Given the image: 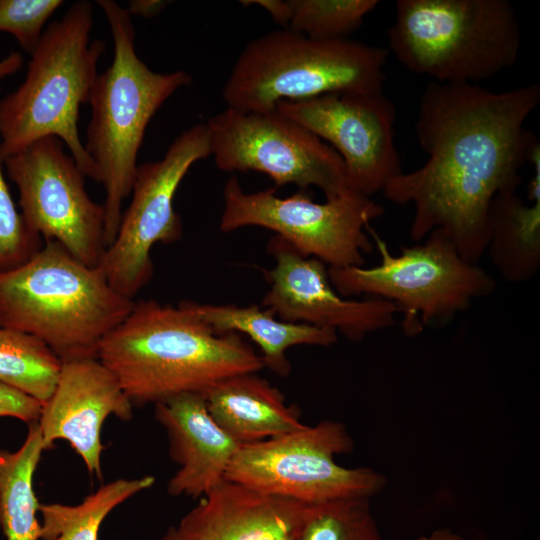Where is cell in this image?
Masks as SVG:
<instances>
[{
	"instance_id": "6da1fadb",
	"label": "cell",
	"mask_w": 540,
	"mask_h": 540,
	"mask_svg": "<svg viewBox=\"0 0 540 540\" xmlns=\"http://www.w3.org/2000/svg\"><path fill=\"white\" fill-rule=\"evenodd\" d=\"M539 103L537 83L502 92L435 81L425 88L415 132L428 158L382 191L390 202L413 206V241L441 229L466 261L478 264L492 200L516 192L522 167L540 146L525 127Z\"/></svg>"
},
{
	"instance_id": "7a4b0ae2",
	"label": "cell",
	"mask_w": 540,
	"mask_h": 540,
	"mask_svg": "<svg viewBox=\"0 0 540 540\" xmlns=\"http://www.w3.org/2000/svg\"><path fill=\"white\" fill-rule=\"evenodd\" d=\"M97 358L133 405L157 404L184 393L202 394L225 378L257 373L260 354L237 333H217L191 308L135 301L102 340Z\"/></svg>"
},
{
	"instance_id": "3957f363",
	"label": "cell",
	"mask_w": 540,
	"mask_h": 540,
	"mask_svg": "<svg viewBox=\"0 0 540 540\" xmlns=\"http://www.w3.org/2000/svg\"><path fill=\"white\" fill-rule=\"evenodd\" d=\"M102 270L55 241L0 273V326L30 334L61 361L97 357L100 343L131 312Z\"/></svg>"
},
{
	"instance_id": "277c9868",
	"label": "cell",
	"mask_w": 540,
	"mask_h": 540,
	"mask_svg": "<svg viewBox=\"0 0 540 540\" xmlns=\"http://www.w3.org/2000/svg\"><path fill=\"white\" fill-rule=\"evenodd\" d=\"M93 4L74 3L61 20L44 31L31 52L26 78L0 100L2 160L35 141L55 136L63 141L85 176L100 173L78 133L79 109L88 103L105 42L90 41Z\"/></svg>"
},
{
	"instance_id": "5b68a950",
	"label": "cell",
	"mask_w": 540,
	"mask_h": 540,
	"mask_svg": "<svg viewBox=\"0 0 540 540\" xmlns=\"http://www.w3.org/2000/svg\"><path fill=\"white\" fill-rule=\"evenodd\" d=\"M97 4L111 29L114 55L111 65L97 75L90 93L92 112L84 147L105 188L108 247L117 234L123 202L132 191L147 126L163 103L192 79L183 70L163 74L148 68L137 56L127 8L112 0H98Z\"/></svg>"
},
{
	"instance_id": "8992f818",
	"label": "cell",
	"mask_w": 540,
	"mask_h": 540,
	"mask_svg": "<svg viewBox=\"0 0 540 540\" xmlns=\"http://www.w3.org/2000/svg\"><path fill=\"white\" fill-rule=\"evenodd\" d=\"M389 50L346 39L316 40L289 28L250 41L223 88L228 108L268 112L283 100L382 94Z\"/></svg>"
},
{
	"instance_id": "52a82bcc",
	"label": "cell",
	"mask_w": 540,
	"mask_h": 540,
	"mask_svg": "<svg viewBox=\"0 0 540 540\" xmlns=\"http://www.w3.org/2000/svg\"><path fill=\"white\" fill-rule=\"evenodd\" d=\"M395 8L389 48L415 74L475 84L517 61L520 26L507 0H398Z\"/></svg>"
},
{
	"instance_id": "ba28073f",
	"label": "cell",
	"mask_w": 540,
	"mask_h": 540,
	"mask_svg": "<svg viewBox=\"0 0 540 540\" xmlns=\"http://www.w3.org/2000/svg\"><path fill=\"white\" fill-rule=\"evenodd\" d=\"M380 254L378 265L328 267L330 281L343 297L366 295L392 302L407 335L448 322L473 301L487 297L496 282L478 264L466 261L451 239L434 229L422 244L392 254L369 229Z\"/></svg>"
},
{
	"instance_id": "9c48e42d",
	"label": "cell",
	"mask_w": 540,
	"mask_h": 540,
	"mask_svg": "<svg viewBox=\"0 0 540 540\" xmlns=\"http://www.w3.org/2000/svg\"><path fill=\"white\" fill-rule=\"evenodd\" d=\"M354 444L346 427L322 421L259 442L242 444L225 479L306 505L378 494L385 477L371 468H347L335 456Z\"/></svg>"
},
{
	"instance_id": "30bf717a",
	"label": "cell",
	"mask_w": 540,
	"mask_h": 540,
	"mask_svg": "<svg viewBox=\"0 0 540 540\" xmlns=\"http://www.w3.org/2000/svg\"><path fill=\"white\" fill-rule=\"evenodd\" d=\"M223 199L222 232L263 227L302 255L334 268L363 266L364 256L373 251L366 231L384 213L372 198L350 189L335 199L317 203L302 191L281 198L275 187L246 193L234 175L224 186Z\"/></svg>"
},
{
	"instance_id": "8fae6325",
	"label": "cell",
	"mask_w": 540,
	"mask_h": 540,
	"mask_svg": "<svg viewBox=\"0 0 540 540\" xmlns=\"http://www.w3.org/2000/svg\"><path fill=\"white\" fill-rule=\"evenodd\" d=\"M211 155L220 170L267 174L275 188L295 184L318 187L326 200L349 188L338 153L306 127L277 109L243 113L231 108L212 116Z\"/></svg>"
},
{
	"instance_id": "7c38bea8",
	"label": "cell",
	"mask_w": 540,
	"mask_h": 540,
	"mask_svg": "<svg viewBox=\"0 0 540 540\" xmlns=\"http://www.w3.org/2000/svg\"><path fill=\"white\" fill-rule=\"evenodd\" d=\"M210 155L208 128L198 123L181 133L162 159L138 165L131 202L98 266L120 295L134 300L150 282L156 243L170 244L182 237V221L174 209L176 191L190 167Z\"/></svg>"
},
{
	"instance_id": "4fadbf2b",
	"label": "cell",
	"mask_w": 540,
	"mask_h": 540,
	"mask_svg": "<svg viewBox=\"0 0 540 540\" xmlns=\"http://www.w3.org/2000/svg\"><path fill=\"white\" fill-rule=\"evenodd\" d=\"M3 164L17 187L20 212L29 228L83 263L99 266L107 247L104 205L90 198L85 175L63 141L41 138Z\"/></svg>"
},
{
	"instance_id": "5bb4252c",
	"label": "cell",
	"mask_w": 540,
	"mask_h": 540,
	"mask_svg": "<svg viewBox=\"0 0 540 540\" xmlns=\"http://www.w3.org/2000/svg\"><path fill=\"white\" fill-rule=\"evenodd\" d=\"M276 109L330 144L354 192L371 198L403 172L395 145L396 109L384 93L283 100Z\"/></svg>"
},
{
	"instance_id": "9a60e30c",
	"label": "cell",
	"mask_w": 540,
	"mask_h": 540,
	"mask_svg": "<svg viewBox=\"0 0 540 540\" xmlns=\"http://www.w3.org/2000/svg\"><path fill=\"white\" fill-rule=\"evenodd\" d=\"M267 250L275 264L264 270L269 289L261 307L278 319L333 329L354 342L395 325L398 309L392 302L341 296L330 281L328 266L319 259L302 255L277 235L270 238Z\"/></svg>"
},
{
	"instance_id": "2e32d148",
	"label": "cell",
	"mask_w": 540,
	"mask_h": 540,
	"mask_svg": "<svg viewBox=\"0 0 540 540\" xmlns=\"http://www.w3.org/2000/svg\"><path fill=\"white\" fill-rule=\"evenodd\" d=\"M133 406L116 377L97 357L62 361L55 388L42 404L37 421L45 449L57 440L69 442L88 472L102 478L104 421L110 415L130 420Z\"/></svg>"
},
{
	"instance_id": "e0dca14e",
	"label": "cell",
	"mask_w": 540,
	"mask_h": 540,
	"mask_svg": "<svg viewBox=\"0 0 540 540\" xmlns=\"http://www.w3.org/2000/svg\"><path fill=\"white\" fill-rule=\"evenodd\" d=\"M309 506L225 479L177 528L193 540H301Z\"/></svg>"
},
{
	"instance_id": "ac0fdd59",
	"label": "cell",
	"mask_w": 540,
	"mask_h": 540,
	"mask_svg": "<svg viewBox=\"0 0 540 540\" xmlns=\"http://www.w3.org/2000/svg\"><path fill=\"white\" fill-rule=\"evenodd\" d=\"M155 418L167 433L171 458L180 465L168 482L169 495L203 497L225 480L241 444L217 424L201 394L155 404Z\"/></svg>"
},
{
	"instance_id": "d6986e66",
	"label": "cell",
	"mask_w": 540,
	"mask_h": 540,
	"mask_svg": "<svg viewBox=\"0 0 540 540\" xmlns=\"http://www.w3.org/2000/svg\"><path fill=\"white\" fill-rule=\"evenodd\" d=\"M217 424L242 444L281 436L302 428L300 411L279 389L257 373L234 375L201 394Z\"/></svg>"
},
{
	"instance_id": "ffe728a7",
	"label": "cell",
	"mask_w": 540,
	"mask_h": 540,
	"mask_svg": "<svg viewBox=\"0 0 540 540\" xmlns=\"http://www.w3.org/2000/svg\"><path fill=\"white\" fill-rule=\"evenodd\" d=\"M189 303L215 332L247 335L259 347L264 367L279 376H287L291 371L286 355L289 348L330 346L338 340V333L333 329L282 321L270 310L257 305Z\"/></svg>"
},
{
	"instance_id": "44dd1931",
	"label": "cell",
	"mask_w": 540,
	"mask_h": 540,
	"mask_svg": "<svg viewBox=\"0 0 540 540\" xmlns=\"http://www.w3.org/2000/svg\"><path fill=\"white\" fill-rule=\"evenodd\" d=\"M486 252L506 281L533 279L540 269V200L528 204L516 192L497 195L489 208Z\"/></svg>"
},
{
	"instance_id": "7402d4cb",
	"label": "cell",
	"mask_w": 540,
	"mask_h": 540,
	"mask_svg": "<svg viewBox=\"0 0 540 540\" xmlns=\"http://www.w3.org/2000/svg\"><path fill=\"white\" fill-rule=\"evenodd\" d=\"M45 445L37 422L15 452L0 449V525L7 540H39L40 503L33 490V474Z\"/></svg>"
},
{
	"instance_id": "603a6c76",
	"label": "cell",
	"mask_w": 540,
	"mask_h": 540,
	"mask_svg": "<svg viewBox=\"0 0 540 540\" xmlns=\"http://www.w3.org/2000/svg\"><path fill=\"white\" fill-rule=\"evenodd\" d=\"M155 477L117 479L101 486L80 504H40L43 540H98L100 526L117 506L151 488Z\"/></svg>"
},
{
	"instance_id": "cb8c5ba5",
	"label": "cell",
	"mask_w": 540,
	"mask_h": 540,
	"mask_svg": "<svg viewBox=\"0 0 540 540\" xmlns=\"http://www.w3.org/2000/svg\"><path fill=\"white\" fill-rule=\"evenodd\" d=\"M61 359L38 338L0 326V382L38 400L51 396Z\"/></svg>"
},
{
	"instance_id": "d4e9b609",
	"label": "cell",
	"mask_w": 540,
	"mask_h": 540,
	"mask_svg": "<svg viewBox=\"0 0 540 540\" xmlns=\"http://www.w3.org/2000/svg\"><path fill=\"white\" fill-rule=\"evenodd\" d=\"M289 29L316 40L346 39L358 29L377 0H289Z\"/></svg>"
},
{
	"instance_id": "484cf974",
	"label": "cell",
	"mask_w": 540,
	"mask_h": 540,
	"mask_svg": "<svg viewBox=\"0 0 540 540\" xmlns=\"http://www.w3.org/2000/svg\"><path fill=\"white\" fill-rule=\"evenodd\" d=\"M301 540H381L369 499L310 505Z\"/></svg>"
},
{
	"instance_id": "4316f807",
	"label": "cell",
	"mask_w": 540,
	"mask_h": 540,
	"mask_svg": "<svg viewBox=\"0 0 540 540\" xmlns=\"http://www.w3.org/2000/svg\"><path fill=\"white\" fill-rule=\"evenodd\" d=\"M42 245V238L29 228L14 203L0 156V273L26 262Z\"/></svg>"
},
{
	"instance_id": "83f0119b",
	"label": "cell",
	"mask_w": 540,
	"mask_h": 540,
	"mask_svg": "<svg viewBox=\"0 0 540 540\" xmlns=\"http://www.w3.org/2000/svg\"><path fill=\"white\" fill-rule=\"evenodd\" d=\"M63 3L61 0H0V31L12 34L31 54L41 39L44 24Z\"/></svg>"
},
{
	"instance_id": "f1b7e54d",
	"label": "cell",
	"mask_w": 540,
	"mask_h": 540,
	"mask_svg": "<svg viewBox=\"0 0 540 540\" xmlns=\"http://www.w3.org/2000/svg\"><path fill=\"white\" fill-rule=\"evenodd\" d=\"M41 409L38 400L0 382V418L14 417L29 425L38 421Z\"/></svg>"
},
{
	"instance_id": "f546056e",
	"label": "cell",
	"mask_w": 540,
	"mask_h": 540,
	"mask_svg": "<svg viewBox=\"0 0 540 540\" xmlns=\"http://www.w3.org/2000/svg\"><path fill=\"white\" fill-rule=\"evenodd\" d=\"M245 6L258 5L264 8L274 22L283 28H288L292 18V7L289 0H251L240 1Z\"/></svg>"
},
{
	"instance_id": "4dcf8cb0",
	"label": "cell",
	"mask_w": 540,
	"mask_h": 540,
	"mask_svg": "<svg viewBox=\"0 0 540 540\" xmlns=\"http://www.w3.org/2000/svg\"><path fill=\"white\" fill-rule=\"evenodd\" d=\"M168 3L163 0H133L130 1L127 10L130 15L151 18L158 15Z\"/></svg>"
},
{
	"instance_id": "1f68e13d",
	"label": "cell",
	"mask_w": 540,
	"mask_h": 540,
	"mask_svg": "<svg viewBox=\"0 0 540 540\" xmlns=\"http://www.w3.org/2000/svg\"><path fill=\"white\" fill-rule=\"evenodd\" d=\"M23 65V57L18 52H12L0 61V81L16 73Z\"/></svg>"
},
{
	"instance_id": "d6a6232c",
	"label": "cell",
	"mask_w": 540,
	"mask_h": 540,
	"mask_svg": "<svg viewBox=\"0 0 540 540\" xmlns=\"http://www.w3.org/2000/svg\"><path fill=\"white\" fill-rule=\"evenodd\" d=\"M417 540H465L462 536L448 528L434 530L431 534L421 536Z\"/></svg>"
},
{
	"instance_id": "836d02e7",
	"label": "cell",
	"mask_w": 540,
	"mask_h": 540,
	"mask_svg": "<svg viewBox=\"0 0 540 540\" xmlns=\"http://www.w3.org/2000/svg\"><path fill=\"white\" fill-rule=\"evenodd\" d=\"M161 540H193L179 531L177 527H171L167 530Z\"/></svg>"
}]
</instances>
